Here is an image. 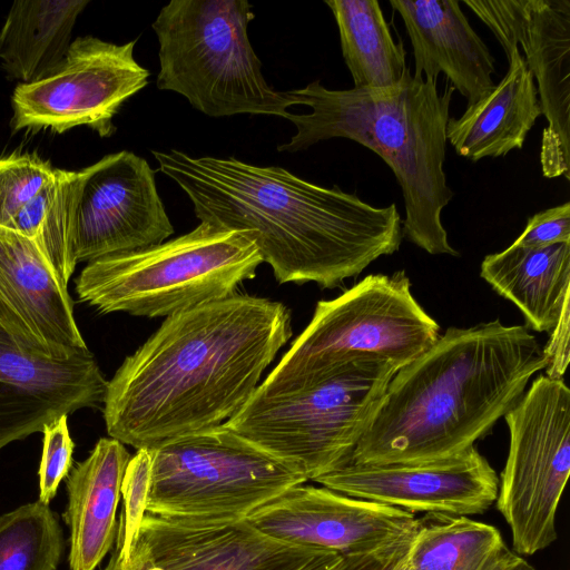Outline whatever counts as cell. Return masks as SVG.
Returning <instances> with one entry per match:
<instances>
[{
	"label": "cell",
	"mask_w": 570,
	"mask_h": 570,
	"mask_svg": "<svg viewBox=\"0 0 570 570\" xmlns=\"http://www.w3.org/2000/svg\"><path fill=\"white\" fill-rule=\"evenodd\" d=\"M107 384L89 348L48 357L23 348L0 326V450L63 415L104 404Z\"/></svg>",
	"instance_id": "e0dca14e"
},
{
	"label": "cell",
	"mask_w": 570,
	"mask_h": 570,
	"mask_svg": "<svg viewBox=\"0 0 570 570\" xmlns=\"http://www.w3.org/2000/svg\"><path fill=\"white\" fill-rule=\"evenodd\" d=\"M245 520L277 540L340 556L380 550L414 534L416 529L413 513L304 483L286 490Z\"/></svg>",
	"instance_id": "9a60e30c"
},
{
	"label": "cell",
	"mask_w": 570,
	"mask_h": 570,
	"mask_svg": "<svg viewBox=\"0 0 570 570\" xmlns=\"http://www.w3.org/2000/svg\"><path fill=\"white\" fill-rule=\"evenodd\" d=\"M42 455L39 466V501L50 503L60 482L72 466L73 441L70 436L67 415L46 425L42 430Z\"/></svg>",
	"instance_id": "f1b7e54d"
},
{
	"label": "cell",
	"mask_w": 570,
	"mask_h": 570,
	"mask_svg": "<svg viewBox=\"0 0 570 570\" xmlns=\"http://www.w3.org/2000/svg\"><path fill=\"white\" fill-rule=\"evenodd\" d=\"M347 497L410 513L472 515L497 500L499 479L475 445L451 458L419 463H347L314 480Z\"/></svg>",
	"instance_id": "5bb4252c"
},
{
	"label": "cell",
	"mask_w": 570,
	"mask_h": 570,
	"mask_svg": "<svg viewBox=\"0 0 570 570\" xmlns=\"http://www.w3.org/2000/svg\"><path fill=\"white\" fill-rule=\"evenodd\" d=\"M292 335L281 302L234 294L165 318L108 381L110 438L138 449L226 423Z\"/></svg>",
	"instance_id": "6da1fadb"
},
{
	"label": "cell",
	"mask_w": 570,
	"mask_h": 570,
	"mask_svg": "<svg viewBox=\"0 0 570 570\" xmlns=\"http://www.w3.org/2000/svg\"><path fill=\"white\" fill-rule=\"evenodd\" d=\"M55 191L56 183L53 178L51 183L45 186L18 212V214L8 224L7 228L35 239L51 206Z\"/></svg>",
	"instance_id": "1f68e13d"
},
{
	"label": "cell",
	"mask_w": 570,
	"mask_h": 570,
	"mask_svg": "<svg viewBox=\"0 0 570 570\" xmlns=\"http://www.w3.org/2000/svg\"><path fill=\"white\" fill-rule=\"evenodd\" d=\"M504 542L493 525L465 515L425 513L404 559L405 570H479Z\"/></svg>",
	"instance_id": "d4e9b609"
},
{
	"label": "cell",
	"mask_w": 570,
	"mask_h": 570,
	"mask_svg": "<svg viewBox=\"0 0 570 570\" xmlns=\"http://www.w3.org/2000/svg\"><path fill=\"white\" fill-rule=\"evenodd\" d=\"M562 243H570V202L529 217L511 245L538 248Z\"/></svg>",
	"instance_id": "f546056e"
},
{
	"label": "cell",
	"mask_w": 570,
	"mask_h": 570,
	"mask_svg": "<svg viewBox=\"0 0 570 570\" xmlns=\"http://www.w3.org/2000/svg\"><path fill=\"white\" fill-rule=\"evenodd\" d=\"M503 417L510 445L497 508L514 552L532 556L557 540V509L570 473V390L562 379L539 375Z\"/></svg>",
	"instance_id": "8fae6325"
},
{
	"label": "cell",
	"mask_w": 570,
	"mask_h": 570,
	"mask_svg": "<svg viewBox=\"0 0 570 570\" xmlns=\"http://www.w3.org/2000/svg\"><path fill=\"white\" fill-rule=\"evenodd\" d=\"M56 191L35 240L67 285L77 263L165 242L174 227L155 170L127 150L80 170L55 168Z\"/></svg>",
	"instance_id": "ba28073f"
},
{
	"label": "cell",
	"mask_w": 570,
	"mask_h": 570,
	"mask_svg": "<svg viewBox=\"0 0 570 570\" xmlns=\"http://www.w3.org/2000/svg\"><path fill=\"white\" fill-rule=\"evenodd\" d=\"M153 459L150 450L138 449L130 458L121 483L124 509L118 522L116 549L120 559L128 561L147 513L151 488Z\"/></svg>",
	"instance_id": "83f0119b"
},
{
	"label": "cell",
	"mask_w": 570,
	"mask_h": 570,
	"mask_svg": "<svg viewBox=\"0 0 570 570\" xmlns=\"http://www.w3.org/2000/svg\"><path fill=\"white\" fill-rule=\"evenodd\" d=\"M459 0H390L401 16L412 43L414 73L451 87L476 102L493 87L494 58L474 31Z\"/></svg>",
	"instance_id": "d6986e66"
},
{
	"label": "cell",
	"mask_w": 570,
	"mask_h": 570,
	"mask_svg": "<svg viewBox=\"0 0 570 570\" xmlns=\"http://www.w3.org/2000/svg\"><path fill=\"white\" fill-rule=\"evenodd\" d=\"M402 540L368 553L341 556L327 570H385L395 547Z\"/></svg>",
	"instance_id": "d6a6232c"
},
{
	"label": "cell",
	"mask_w": 570,
	"mask_h": 570,
	"mask_svg": "<svg viewBox=\"0 0 570 570\" xmlns=\"http://www.w3.org/2000/svg\"><path fill=\"white\" fill-rule=\"evenodd\" d=\"M153 155L202 223L255 235L263 263L281 284L336 287L397 252L404 237L395 204L377 207L336 185L318 186L282 167L233 157L176 149Z\"/></svg>",
	"instance_id": "7a4b0ae2"
},
{
	"label": "cell",
	"mask_w": 570,
	"mask_h": 570,
	"mask_svg": "<svg viewBox=\"0 0 570 570\" xmlns=\"http://www.w3.org/2000/svg\"><path fill=\"white\" fill-rule=\"evenodd\" d=\"M104 570H161L155 562L146 542L138 535L128 561L124 562L115 548Z\"/></svg>",
	"instance_id": "836d02e7"
},
{
	"label": "cell",
	"mask_w": 570,
	"mask_h": 570,
	"mask_svg": "<svg viewBox=\"0 0 570 570\" xmlns=\"http://www.w3.org/2000/svg\"><path fill=\"white\" fill-rule=\"evenodd\" d=\"M63 550L48 504L38 500L0 517V570H57Z\"/></svg>",
	"instance_id": "484cf974"
},
{
	"label": "cell",
	"mask_w": 570,
	"mask_h": 570,
	"mask_svg": "<svg viewBox=\"0 0 570 570\" xmlns=\"http://www.w3.org/2000/svg\"><path fill=\"white\" fill-rule=\"evenodd\" d=\"M454 89L407 69L392 87L327 89L318 80L289 90L308 114H288L296 134L278 151L296 153L346 138L377 154L392 169L404 200L403 235L431 255L459 256L441 214L454 196L446 183V125Z\"/></svg>",
	"instance_id": "277c9868"
},
{
	"label": "cell",
	"mask_w": 570,
	"mask_h": 570,
	"mask_svg": "<svg viewBox=\"0 0 570 570\" xmlns=\"http://www.w3.org/2000/svg\"><path fill=\"white\" fill-rule=\"evenodd\" d=\"M139 537L161 570H327L340 554L272 538L244 520L146 513Z\"/></svg>",
	"instance_id": "2e32d148"
},
{
	"label": "cell",
	"mask_w": 570,
	"mask_h": 570,
	"mask_svg": "<svg viewBox=\"0 0 570 570\" xmlns=\"http://www.w3.org/2000/svg\"><path fill=\"white\" fill-rule=\"evenodd\" d=\"M547 367L537 337L500 320L449 327L391 379L355 446L356 464L451 458L484 438Z\"/></svg>",
	"instance_id": "3957f363"
},
{
	"label": "cell",
	"mask_w": 570,
	"mask_h": 570,
	"mask_svg": "<svg viewBox=\"0 0 570 570\" xmlns=\"http://www.w3.org/2000/svg\"><path fill=\"white\" fill-rule=\"evenodd\" d=\"M570 304L567 302L563 309L550 331L547 344L542 347L547 358L546 376L550 379H562L569 363V337H570Z\"/></svg>",
	"instance_id": "4dcf8cb0"
},
{
	"label": "cell",
	"mask_w": 570,
	"mask_h": 570,
	"mask_svg": "<svg viewBox=\"0 0 570 570\" xmlns=\"http://www.w3.org/2000/svg\"><path fill=\"white\" fill-rule=\"evenodd\" d=\"M440 336L404 271L371 274L340 296L320 301L305 330L257 390L276 394L312 385L347 363L381 360L399 370Z\"/></svg>",
	"instance_id": "52a82bcc"
},
{
	"label": "cell",
	"mask_w": 570,
	"mask_h": 570,
	"mask_svg": "<svg viewBox=\"0 0 570 570\" xmlns=\"http://www.w3.org/2000/svg\"><path fill=\"white\" fill-rule=\"evenodd\" d=\"M0 326L23 348L65 358L88 348L67 285L35 239L0 226Z\"/></svg>",
	"instance_id": "ac0fdd59"
},
{
	"label": "cell",
	"mask_w": 570,
	"mask_h": 570,
	"mask_svg": "<svg viewBox=\"0 0 570 570\" xmlns=\"http://www.w3.org/2000/svg\"><path fill=\"white\" fill-rule=\"evenodd\" d=\"M262 263L252 232L200 222L174 239L89 262L76 293L100 313L168 317L233 296Z\"/></svg>",
	"instance_id": "5b68a950"
},
{
	"label": "cell",
	"mask_w": 570,
	"mask_h": 570,
	"mask_svg": "<svg viewBox=\"0 0 570 570\" xmlns=\"http://www.w3.org/2000/svg\"><path fill=\"white\" fill-rule=\"evenodd\" d=\"M130 458L121 442L101 438L67 475L68 504L62 517L70 531V570H95L115 544L116 511Z\"/></svg>",
	"instance_id": "ffe728a7"
},
{
	"label": "cell",
	"mask_w": 570,
	"mask_h": 570,
	"mask_svg": "<svg viewBox=\"0 0 570 570\" xmlns=\"http://www.w3.org/2000/svg\"><path fill=\"white\" fill-rule=\"evenodd\" d=\"M246 0H173L153 23L159 43L157 87L184 96L209 117L287 118L296 105L271 87L248 39L255 18Z\"/></svg>",
	"instance_id": "8992f818"
},
{
	"label": "cell",
	"mask_w": 570,
	"mask_h": 570,
	"mask_svg": "<svg viewBox=\"0 0 570 570\" xmlns=\"http://www.w3.org/2000/svg\"><path fill=\"white\" fill-rule=\"evenodd\" d=\"M55 178V168L37 154L12 153L0 157V226Z\"/></svg>",
	"instance_id": "4316f807"
},
{
	"label": "cell",
	"mask_w": 570,
	"mask_h": 570,
	"mask_svg": "<svg viewBox=\"0 0 570 570\" xmlns=\"http://www.w3.org/2000/svg\"><path fill=\"white\" fill-rule=\"evenodd\" d=\"M399 368L386 361L358 360L297 390H256L225 424L305 479L351 462Z\"/></svg>",
	"instance_id": "9c48e42d"
},
{
	"label": "cell",
	"mask_w": 570,
	"mask_h": 570,
	"mask_svg": "<svg viewBox=\"0 0 570 570\" xmlns=\"http://www.w3.org/2000/svg\"><path fill=\"white\" fill-rule=\"evenodd\" d=\"M503 50L522 48L537 81L546 178L570 179V0H464Z\"/></svg>",
	"instance_id": "4fadbf2b"
},
{
	"label": "cell",
	"mask_w": 570,
	"mask_h": 570,
	"mask_svg": "<svg viewBox=\"0 0 570 570\" xmlns=\"http://www.w3.org/2000/svg\"><path fill=\"white\" fill-rule=\"evenodd\" d=\"M150 453L147 512L167 519L244 520L307 481L225 423L169 440Z\"/></svg>",
	"instance_id": "30bf717a"
},
{
	"label": "cell",
	"mask_w": 570,
	"mask_h": 570,
	"mask_svg": "<svg viewBox=\"0 0 570 570\" xmlns=\"http://www.w3.org/2000/svg\"><path fill=\"white\" fill-rule=\"evenodd\" d=\"M504 52L509 62L504 77L446 125L448 142L459 156L473 163L521 149L542 116L535 81L520 48L511 47Z\"/></svg>",
	"instance_id": "44dd1931"
},
{
	"label": "cell",
	"mask_w": 570,
	"mask_h": 570,
	"mask_svg": "<svg viewBox=\"0 0 570 570\" xmlns=\"http://www.w3.org/2000/svg\"><path fill=\"white\" fill-rule=\"evenodd\" d=\"M136 41L118 45L92 36L72 40L57 68L13 90L12 130L63 134L86 126L100 137L111 136L114 117L150 76L134 58Z\"/></svg>",
	"instance_id": "7c38bea8"
},
{
	"label": "cell",
	"mask_w": 570,
	"mask_h": 570,
	"mask_svg": "<svg viewBox=\"0 0 570 570\" xmlns=\"http://www.w3.org/2000/svg\"><path fill=\"white\" fill-rule=\"evenodd\" d=\"M480 276L521 311L528 328L550 332L570 299V243L510 245L483 258Z\"/></svg>",
	"instance_id": "7402d4cb"
},
{
	"label": "cell",
	"mask_w": 570,
	"mask_h": 570,
	"mask_svg": "<svg viewBox=\"0 0 570 570\" xmlns=\"http://www.w3.org/2000/svg\"><path fill=\"white\" fill-rule=\"evenodd\" d=\"M88 0L14 1L0 30V60L8 77L37 81L63 60Z\"/></svg>",
	"instance_id": "603a6c76"
},
{
	"label": "cell",
	"mask_w": 570,
	"mask_h": 570,
	"mask_svg": "<svg viewBox=\"0 0 570 570\" xmlns=\"http://www.w3.org/2000/svg\"><path fill=\"white\" fill-rule=\"evenodd\" d=\"M336 21L342 56L354 87L397 85L405 71L406 51L394 41L376 0H327Z\"/></svg>",
	"instance_id": "cb8c5ba5"
},
{
	"label": "cell",
	"mask_w": 570,
	"mask_h": 570,
	"mask_svg": "<svg viewBox=\"0 0 570 570\" xmlns=\"http://www.w3.org/2000/svg\"><path fill=\"white\" fill-rule=\"evenodd\" d=\"M479 570H534V568L502 542Z\"/></svg>",
	"instance_id": "e575fe53"
}]
</instances>
